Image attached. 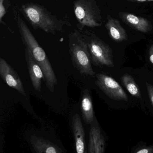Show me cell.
Returning <instances> with one entry per match:
<instances>
[{"label":"cell","instance_id":"obj_1","mask_svg":"<svg viewBox=\"0 0 153 153\" xmlns=\"http://www.w3.org/2000/svg\"><path fill=\"white\" fill-rule=\"evenodd\" d=\"M16 20L23 44L31 51L35 60L41 67L44 75L46 87L51 92L53 93L55 86L58 85V80L46 53L23 19L18 16Z\"/></svg>","mask_w":153,"mask_h":153},{"label":"cell","instance_id":"obj_2","mask_svg":"<svg viewBox=\"0 0 153 153\" xmlns=\"http://www.w3.org/2000/svg\"><path fill=\"white\" fill-rule=\"evenodd\" d=\"M21 12L35 29H40L53 35L61 32L66 22L53 15L44 6L29 3L21 6Z\"/></svg>","mask_w":153,"mask_h":153},{"label":"cell","instance_id":"obj_3","mask_svg":"<svg viewBox=\"0 0 153 153\" xmlns=\"http://www.w3.org/2000/svg\"><path fill=\"white\" fill-rule=\"evenodd\" d=\"M68 43L69 51L74 67L82 75H95L87 44L81 33L74 29L69 34Z\"/></svg>","mask_w":153,"mask_h":153},{"label":"cell","instance_id":"obj_4","mask_svg":"<svg viewBox=\"0 0 153 153\" xmlns=\"http://www.w3.org/2000/svg\"><path fill=\"white\" fill-rule=\"evenodd\" d=\"M73 10L77 21V27L80 31L85 27L101 26L100 11L95 0H75Z\"/></svg>","mask_w":153,"mask_h":153},{"label":"cell","instance_id":"obj_5","mask_svg":"<svg viewBox=\"0 0 153 153\" xmlns=\"http://www.w3.org/2000/svg\"><path fill=\"white\" fill-rule=\"evenodd\" d=\"M82 34L87 44L92 63L99 67L114 66L113 56L111 48L94 34L88 31Z\"/></svg>","mask_w":153,"mask_h":153},{"label":"cell","instance_id":"obj_6","mask_svg":"<svg viewBox=\"0 0 153 153\" xmlns=\"http://www.w3.org/2000/svg\"><path fill=\"white\" fill-rule=\"evenodd\" d=\"M96 77L97 85L108 97L117 101H128L127 94L113 78L101 73L96 74Z\"/></svg>","mask_w":153,"mask_h":153},{"label":"cell","instance_id":"obj_7","mask_svg":"<svg viewBox=\"0 0 153 153\" xmlns=\"http://www.w3.org/2000/svg\"><path fill=\"white\" fill-rule=\"evenodd\" d=\"M0 76L3 81L10 87L26 96L21 79L16 71L2 58H0Z\"/></svg>","mask_w":153,"mask_h":153},{"label":"cell","instance_id":"obj_8","mask_svg":"<svg viewBox=\"0 0 153 153\" xmlns=\"http://www.w3.org/2000/svg\"><path fill=\"white\" fill-rule=\"evenodd\" d=\"M105 150V138L99 128L96 118H95L90 127L88 152V153H103Z\"/></svg>","mask_w":153,"mask_h":153},{"label":"cell","instance_id":"obj_9","mask_svg":"<svg viewBox=\"0 0 153 153\" xmlns=\"http://www.w3.org/2000/svg\"><path fill=\"white\" fill-rule=\"evenodd\" d=\"M25 59L31 82L34 88L38 92L41 91V82L45 81L43 72L40 66L35 60L31 51L27 48L25 50Z\"/></svg>","mask_w":153,"mask_h":153},{"label":"cell","instance_id":"obj_10","mask_svg":"<svg viewBox=\"0 0 153 153\" xmlns=\"http://www.w3.org/2000/svg\"><path fill=\"white\" fill-rule=\"evenodd\" d=\"M72 126L77 153H85V130L80 116L77 113L73 115Z\"/></svg>","mask_w":153,"mask_h":153},{"label":"cell","instance_id":"obj_11","mask_svg":"<svg viewBox=\"0 0 153 153\" xmlns=\"http://www.w3.org/2000/svg\"><path fill=\"white\" fill-rule=\"evenodd\" d=\"M30 142L34 151L37 153H61L64 151L52 142L41 137L32 136Z\"/></svg>","mask_w":153,"mask_h":153},{"label":"cell","instance_id":"obj_12","mask_svg":"<svg viewBox=\"0 0 153 153\" xmlns=\"http://www.w3.org/2000/svg\"><path fill=\"white\" fill-rule=\"evenodd\" d=\"M81 110L82 117L85 123L91 125L95 117L91 94L87 89H85L83 92Z\"/></svg>","mask_w":153,"mask_h":153},{"label":"cell","instance_id":"obj_13","mask_svg":"<svg viewBox=\"0 0 153 153\" xmlns=\"http://www.w3.org/2000/svg\"><path fill=\"white\" fill-rule=\"evenodd\" d=\"M105 26L113 40L116 42H122L126 39L127 35L125 30L117 19L110 17Z\"/></svg>","mask_w":153,"mask_h":153},{"label":"cell","instance_id":"obj_14","mask_svg":"<svg viewBox=\"0 0 153 153\" xmlns=\"http://www.w3.org/2000/svg\"><path fill=\"white\" fill-rule=\"evenodd\" d=\"M123 17L125 22L138 31L146 33L151 29L149 22L145 19L130 14H124Z\"/></svg>","mask_w":153,"mask_h":153},{"label":"cell","instance_id":"obj_15","mask_svg":"<svg viewBox=\"0 0 153 153\" xmlns=\"http://www.w3.org/2000/svg\"><path fill=\"white\" fill-rule=\"evenodd\" d=\"M122 81L129 93L137 98L141 97L140 90L132 76L125 74L122 76Z\"/></svg>","mask_w":153,"mask_h":153},{"label":"cell","instance_id":"obj_16","mask_svg":"<svg viewBox=\"0 0 153 153\" xmlns=\"http://www.w3.org/2000/svg\"><path fill=\"white\" fill-rule=\"evenodd\" d=\"M135 152L136 153H153V145L137 149Z\"/></svg>","mask_w":153,"mask_h":153},{"label":"cell","instance_id":"obj_17","mask_svg":"<svg viewBox=\"0 0 153 153\" xmlns=\"http://www.w3.org/2000/svg\"><path fill=\"white\" fill-rule=\"evenodd\" d=\"M147 90L148 94L149 97L151 101V103L153 105V85H152L149 83H146Z\"/></svg>","mask_w":153,"mask_h":153},{"label":"cell","instance_id":"obj_18","mask_svg":"<svg viewBox=\"0 0 153 153\" xmlns=\"http://www.w3.org/2000/svg\"><path fill=\"white\" fill-rule=\"evenodd\" d=\"M149 59L150 62L153 64V45H151L149 50Z\"/></svg>","mask_w":153,"mask_h":153},{"label":"cell","instance_id":"obj_19","mask_svg":"<svg viewBox=\"0 0 153 153\" xmlns=\"http://www.w3.org/2000/svg\"><path fill=\"white\" fill-rule=\"evenodd\" d=\"M137 1L139 2H144V1H146L147 0H137Z\"/></svg>","mask_w":153,"mask_h":153},{"label":"cell","instance_id":"obj_20","mask_svg":"<svg viewBox=\"0 0 153 153\" xmlns=\"http://www.w3.org/2000/svg\"><path fill=\"white\" fill-rule=\"evenodd\" d=\"M4 0H0V3H4Z\"/></svg>","mask_w":153,"mask_h":153},{"label":"cell","instance_id":"obj_21","mask_svg":"<svg viewBox=\"0 0 153 153\" xmlns=\"http://www.w3.org/2000/svg\"><path fill=\"white\" fill-rule=\"evenodd\" d=\"M148 1H153V0H147Z\"/></svg>","mask_w":153,"mask_h":153}]
</instances>
